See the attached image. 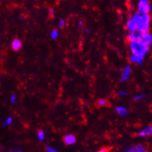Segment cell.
Returning a JSON list of instances; mask_svg holds the SVG:
<instances>
[{"mask_svg": "<svg viewBox=\"0 0 152 152\" xmlns=\"http://www.w3.org/2000/svg\"><path fill=\"white\" fill-rule=\"evenodd\" d=\"M126 152H148V149L145 145L138 144L129 148Z\"/></svg>", "mask_w": 152, "mask_h": 152, "instance_id": "obj_7", "label": "cell"}, {"mask_svg": "<svg viewBox=\"0 0 152 152\" xmlns=\"http://www.w3.org/2000/svg\"><path fill=\"white\" fill-rule=\"evenodd\" d=\"M15 98H16V97H15V94H13V95L11 96V98H10V100H11V103H15Z\"/></svg>", "mask_w": 152, "mask_h": 152, "instance_id": "obj_20", "label": "cell"}, {"mask_svg": "<svg viewBox=\"0 0 152 152\" xmlns=\"http://www.w3.org/2000/svg\"><path fill=\"white\" fill-rule=\"evenodd\" d=\"M59 27L60 28H63L65 27V21L63 20H60V22H59Z\"/></svg>", "mask_w": 152, "mask_h": 152, "instance_id": "obj_17", "label": "cell"}, {"mask_svg": "<svg viewBox=\"0 0 152 152\" xmlns=\"http://www.w3.org/2000/svg\"><path fill=\"white\" fill-rule=\"evenodd\" d=\"M110 148H102L100 150H99L98 152H109Z\"/></svg>", "mask_w": 152, "mask_h": 152, "instance_id": "obj_18", "label": "cell"}, {"mask_svg": "<svg viewBox=\"0 0 152 152\" xmlns=\"http://www.w3.org/2000/svg\"><path fill=\"white\" fill-rule=\"evenodd\" d=\"M130 73H131V68L129 66H126L124 69L123 72V79L124 80H126L128 79V77H129Z\"/></svg>", "mask_w": 152, "mask_h": 152, "instance_id": "obj_10", "label": "cell"}, {"mask_svg": "<svg viewBox=\"0 0 152 152\" xmlns=\"http://www.w3.org/2000/svg\"><path fill=\"white\" fill-rule=\"evenodd\" d=\"M137 136L140 137H146L152 136V125H149L144 127L142 130L137 133Z\"/></svg>", "mask_w": 152, "mask_h": 152, "instance_id": "obj_5", "label": "cell"}, {"mask_svg": "<svg viewBox=\"0 0 152 152\" xmlns=\"http://www.w3.org/2000/svg\"><path fill=\"white\" fill-rule=\"evenodd\" d=\"M12 152H21V151H19V150H17V151H12Z\"/></svg>", "mask_w": 152, "mask_h": 152, "instance_id": "obj_21", "label": "cell"}, {"mask_svg": "<svg viewBox=\"0 0 152 152\" xmlns=\"http://www.w3.org/2000/svg\"><path fill=\"white\" fill-rule=\"evenodd\" d=\"M54 14H55V10H54L52 8H49V15H50V16H53Z\"/></svg>", "mask_w": 152, "mask_h": 152, "instance_id": "obj_19", "label": "cell"}, {"mask_svg": "<svg viewBox=\"0 0 152 152\" xmlns=\"http://www.w3.org/2000/svg\"><path fill=\"white\" fill-rule=\"evenodd\" d=\"M38 137L41 140H43L44 139V133L43 131H39L38 132Z\"/></svg>", "mask_w": 152, "mask_h": 152, "instance_id": "obj_12", "label": "cell"}, {"mask_svg": "<svg viewBox=\"0 0 152 152\" xmlns=\"http://www.w3.org/2000/svg\"><path fill=\"white\" fill-rule=\"evenodd\" d=\"M11 122H12V118H11V117H8V118H7V120H5V122H4V125H10V124L11 123Z\"/></svg>", "mask_w": 152, "mask_h": 152, "instance_id": "obj_14", "label": "cell"}, {"mask_svg": "<svg viewBox=\"0 0 152 152\" xmlns=\"http://www.w3.org/2000/svg\"><path fill=\"white\" fill-rule=\"evenodd\" d=\"M0 83H1V78H0Z\"/></svg>", "mask_w": 152, "mask_h": 152, "instance_id": "obj_22", "label": "cell"}, {"mask_svg": "<svg viewBox=\"0 0 152 152\" xmlns=\"http://www.w3.org/2000/svg\"><path fill=\"white\" fill-rule=\"evenodd\" d=\"M118 112L121 114V115H126L127 114V111L125 108H122V107H119V108H116Z\"/></svg>", "mask_w": 152, "mask_h": 152, "instance_id": "obj_11", "label": "cell"}, {"mask_svg": "<svg viewBox=\"0 0 152 152\" xmlns=\"http://www.w3.org/2000/svg\"><path fill=\"white\" fill-rule=\"evenodd\" d=\"M136 41H140L144 45L151 47L152 44V35L150 33V32H140L138 40H137Z\"/></svg>", "mask_w": 152, "mask_h": 152, "instance_id": "obj_4", "label": "cell"}, {"mask_svg": "<svg viewBox=\"0 0 152 152\" xmlns=\"http://www.w3.org/2000/svg\"><path fill=\"white\" fill-rule=\"evenodd\" d=\"M63 140L64 143L67 145H73V144L76 143L77 142V139H76L75 136L73 134H67V135L64 136L63 138Z\"/></svg>", "mask_w": 152, "mask_h": 152, "instance_id": "obj_8", "label": "cell"}, {"mask_svg": "<svg viewBox=\"0 0 152 152\" xmlns=\"http://www.w3.org/2000/svg\"><path fill=\"white\" fill-rule=\"evenodd\" d=\"M151 21V17L150 14H141L137 12L127 22V29L129 30V32L132 31H138L140 32H149Z\"/></svg>", "mask_w": 152, "mask_h": 152, "instance_id": "obj_1", "label": "cell"}, {"mask_svg": "<svg viewBox=\"0 0 152 152\" xmlns=\"http://www.w3.org/2000/svg\"><path fill=\"white\" fill-rule=\"evenodd\" d=\"M46 151H47V152H57L55 149H54V148H51V147H49V146H46Z\"/></svg>", "mask_w": 152, "mask_h": 152, "instance_id": "obj_16", "label": "cell"}, {"mask_svg": "<svg viewBox=\"0 0 152 152\" xmlns=\"http://www.w3.org/2000/svg\"><path fill=\"white\" fill-rule=\"evenodd\" d=\"M130 49L133 56H135L140 59L143 60L146 54L148 53L150 49V46L144 45L140 41H133L129 42Z\"/></svg>", "mask_w": 152, "mask_h": 152, "instance_id": "obj_2", "label": "cell"}, {"mask_svg": "<svg viewBox=\"0 0 152 152\" xmlns=\"http://www.w3.org/2000/svg\"><path fill=\"white\" fill-rule=\"evenodd\" d=\"M144 97H145V94H138V95L135 96V97H134V99H133V100H141V99L143 98Z\"/></svg>", "mask_w": 152, "mask_h": 152, "instance_id": "obj_13", "label": "cell"}, {"mask_svg": "<svg viewBox=\"0 0 152 152\" xmlns=\"http://www.w3.org/2000/svg\"><path fill=\"white\" fill-rule=\"evenodd\" d=\"M21 45H22V44H21V42L20 40L14 39L13 41V42H12L11 46H12V49H13L14 51H17V50H18V49H21Z\"/></svg>", "mask_w": 152, "mask_h": 152, "instance_id": "obj_9", "label": "cell"}, {"mask_svg": "<svg viewBox=\"0 0 152 152\" xmlns=\"http://www.w3.org/2000/svg\"><path fill=\"white\" fill-rule=\"evenodd\" d=\"M95 106L96 108H103V107H106V108H110L111 107V103L110 102V100H108L107 99H103L101 98L97 100L95 102Z\"/></svg>", "mask_w": 152, "mask_h": 152, "instance_id": "obj_6", "label": "cell"}, {"mask_svg": "<svg viewBox=\"0 0 152 152\" xmlns=\"http://www.w3.org/2000/svg\"><path fill=\"white\" fill-rule=\"evenodd\" d=\"M152 6L148 0H140L137 3V12L141 14H149Z\"/></svg>", "mask_w": 152, "mask_h": 152, "instance_id": "obj_3", "label": "cell"}, {"mask_svg": "<svg viewBox=\"0 0 152 152\" xmlns=\"http://www.w3.org/2000/svg\"><path fill=\"white\" fill-rule=\"evenodd\" d=\"M57 35H58V32H57V30H53V31H52V38H54V39H55V38H57Z\"/></svg>", "mask_w": 152, "mask_h": 152, "instance_id": "obj_15", "label": "cell"}]
</instances>
